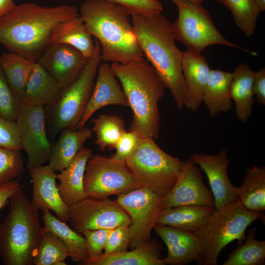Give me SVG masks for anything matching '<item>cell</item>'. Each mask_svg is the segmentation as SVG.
Listing matches in <instances>:
<instances>
[{"mask_svg": "<svg viewBox=\"0 0 265 265\" xmlns=\"http://www.w3.org/2000/svg\"><path fill=\"white\" fill-rule=\"evenodd\" d=\"M79 16L77 7L71 5H16L0 17V44L9 52L37 61L50 43L54 27Z\"/></svg>", "mask_w": 265, "mask_h": 265, "instance_id": "obj_1", "label": "cell"}, {"mask_svg": "<svg viewBox=\"0 0 265 265\" xmlns=\"http://www.w3.org/2000/svg\"><path fill=\"white\" fill-rule=\"evenodd\" d=\"M140 49L170 91L179 110L185 107L186 88L182 68L183 52L177 47L172 23L160 13L131 16Z\"/></svg>", "mask_w": 265, "mask_h": 265, "instance_id": "obj_2", "label": "cell"}, {"mask_svg": "<svg viewBox=\"0 0 265 265\" xmlns=\"http://www.w3.org/2000/svg\"><path fill=\"white\" fill-rule=\"evenodd\" d=\"M80 16L98 41L102 61L124 63L144 59L131 16L124 7L107 0H86Z\"/></svg>", "mask_w": 265, "mask_h": 265, "instance_id": "obj_3", "label": "cell"}, {"mask_svg": "<svg viewBox=\"0 0 265 265\" xmlns=\"http://www.w3.org/2000/svg\"><path fill=\"white\" fill-rule=\"evenodd\" d=\"M110 65L132 111L129 131L157 139L161 118L158 105L165 88L157 72L145 59Z\"/></svg>", "mask_w": 265, "mask_h": 265, "instance_id": "obj_4", "label": "cell"}, {"mask_svg": "<svg viewBox=\"0 0 265 265\" xmlns=\"http://www.w3.org/2000/svg\"><path fill=\"white\" fill-rule=\"evenodd\" d=\"M8 214L0 224V257L5 265H31L45 230L39 210L20 187L9 199Z\"/></svg>", "mask_w": 265, "mask_h": 265, "instance_id": "obj_5", "label": "cell"}, {"mask_svg": "<svg viewBox=\"0 0 265 265\" xmlns=\"http://www.w3.org/2000/svg\"><path fill=\"white\" fill-rule=\"evenodd\" d=\"M263 217L246 209L239 200L215 209L208 221L194 232L200 244L198 264L216 265L221 250L234 240H237L238 244L243 243L247 228Z\"/></svg>", "mask_w": 265, "mask_h": 265, "instance_id": "obj_6", "label": "cell"}, {"mask_svg": "<svg viewBox=\"0 0 265 265\" xmlns=\"http://www.w3.org/2000/svg\"><path fill=\"white\" fill-rule=\"evenodd\" d=\"M126 163L141 187L164 197L173 188L185 161L163 151L152 138L141 137Z\"/></svg>", "mask_w": 265, "mask_h": 265, "instance_id": "obj_7", "label": "cell"}, {"mask_svg": "<svg viewBox=\"0 0 265 265\" xmlns=\"http://www.w3.org/2000/svg\"><path fill=\"white\" fill-rule=\"evenodd\" d=\"M172 0L178 10V18L172 24L173 35L176 40L186 47V50L201 53L208 46L222 45L237 48L253 55L257 54L227 40L202 4L189 0Z\"/></svg>", "mask_w": 265, "mask_h": 265, "instance_id": "obj_8", "label": "cell"}, {"mask_svg": "<svg viewBox=\"0 0 265 265\" xmlns=\"http://www.w3.org/2000/svg\"><path fill=\"white\" fill-rule=\"evenodd\" d=\"M94 39L95 48L78 78L62 91L53 106V133L65 129H77L87 105L95 83L97 70L102 59L101 47Z\"/></svg>", "mask_w": 265, "mask_h": 265, "instance_id": "obj_9", "label": "cell"}, {"mask_svg": "<svg viewBox=\"0 0 265 265\" xmlns=\"http://www.w3.org/2000/svg\"><path fill=\"white\" fill-rule=\"evenodd\" d=\"M141 187L126 161L101 155H92L86 165L83 187L94 198L119 196Z\"/></svg>", "mask_w": 265, "mask_h": 265, "instance_id": "obj_10", "label": "cell"}, {"mask_svg": "<svg viewBox=\"0 0 265 265\" xmlns=\"http://www.w3.org/2000/svg\"><path fill=\"white\" fill-rule=\"evenodd\" d=\"M163 197L143 187L118 196L116 201L131 219L128 229L129 246L132 249L149 239L151 231L157 224L158 216L163 208Z\"/></svg>", "mask_w": 265, "mask_h": 265, "instance_id": "obj_11", "label": "cell"}, {"mask_svg": "<svg viewBox=\"0 0 265 265\" xmlns=\"http://www.w3.org/2000/svg\"><path fill=\"white\" fill-rule=\"evenodd\" d=\"M68 221L80 234L85 230L129 227L131 219L115 201L88 196L69 207Z\"/></svg>", "mask_w": 265, "mask_h": 265, "instance_id": "obj_12", "label": "cell"}, {"mask_svg": "<svg viewBox=\"0 0 265 265\" xmlns=\"http://www.w3.org/2000/svg\"><path fill=\"white\" fill-rule=\"evenodd\" d=\"M15 122L22 149L27 155V168L49 161L52 145L46 134L44 106L20 103Z\"/></svg>", "mask_w": 265, "mask_h": 265, "instance_id": "obj_13", "label": "cell"}, {"mask_svg": "<svg viewBox=\"0 0 265 265\" xmlns=\"http://www.w3.org/2000/svg\"><path fill=\"white\" fill-rule=\"evenodd\" d=\"M162 205L163 208L188 205L215 208L212 192L203 183L201 169L190 159L185 161L173 188L163 197Z\"/></svg>", "mask_w": 265, "mask_h": 265, "instance_id": "obj_14", "label": "cell"}, {"mask_svg": "<svg viewBox=\"0 0 265 265\" xmlns=\"http://www.w3.org/2000/svg\"><path fill=\"white\" fill-rule=\"evenodd\" d=\"M88 59L70 45L49 43L37 61L63 90L78 78Z\"/></svg>", "mask_w": 265, "mask_h": 265, "instance_id": "obj_15", "label": "cell"}, {"mask_svg": "<svg viewBox=\"0 0 265 265\" xmlns=\"http://www.w3.org/2000/svg\"><path fill=\"white\" fill-rule=\"evenodd\" d=\"M228 150L222 148L216 154L194 153L190 157L206 174L213 195L215 209H219L238 200L239 187L231 183L228 175Z\"/></svg>", "mask_w": 265, "mask_h": 265, "instance_id": "obj_16", "label": "cell"}, {"mask_svg": "<svg viewBox=\"0 0 265 265\" xmlns=\"http://www.w3.org/2000/svg\"><path fill=\"white\" fill-rule=\"evenodd\" d=\"M96 77L90 97L77 129L85 127L91 116L104 106H129L125 94L110 65L107 62H101Z\"/></svg>", "mask_w": 265, "mask_h": 265, "instance_id": "obj_17", "label": "cell"}, {"mask_svg": "<svg viewBox=\"0 0 265 265\" xmlns=\"http://www.w3.org/2000/svg\"><path fill=\"white\" fill-rule=\"evenodd\" d=\"M33 182L31 203L38 210L53 211L60 220L68 221L69 207L63 201L56 184V175L48 165L28 169Z\"/></svg>", "mask_w": 265, "mask_h": 265, "instance_id": "obj_18", "label": "cell"}, {"mask_svg": "<svg viewBox=\"0 0 265 265\" xmlns=\"http://www.w3.org/2000/svg\"><path fill=\"white\" fill-rule=\"evenodd\" d=\"M155 232L165 243L167 255L165 265H184L199 260V241L193 233L186 230L156 224Z\"/></svg>", "mask_w": 265, "mask_h": 265, "instance_id": "obj_19", "label": "cell"}, {"mask_svg": "<svg viewBox=\"0 0 265 265\" xmlns=\"http://www.w3.org/2000/svg\"><path fill=\"white\" fill-rule=\"evenodd\" d=\"M182 68L186 88L185 106L196 111L202 103L211 69L201 53L187 50L183 52Z\"/></svg>", "mask_w": 265, "mask_h": 265, "instance_id": "obj_20", "label": "cell"}, {"mask_svg": "<svg viewBox=\"0 0 265 265\" xmlns=\"http://www.w3.org/2000/svg\"><path fill=\"white\" fill-rule=\"evenodd\" d=\"M93 155L89 148L82 147L69 165L57 174V185L64 202L69 207L84 199L88 196L83 187V178L87 161Z\"/></svg>", "mask_w": 265, "mask_h": 265, "instance_id": "obj_21", "label": "cell"}, {"mask_svg": "<svg viewBox=\"0 0 265 265\" xmlns=\"http://www.w3.org/2000/svg\"><path fill=\"white\" fill-rule=\"evenodd\" d=\"M63 90L50 74L36 61L27 80L21 103L42 106H53Z\"/></svg>", "mask_w": 265, "mask_h": 265, "instance_id": "obj_22", "label": "cell"}, {"mask_svg": "<svg viewBox=\"0 0 265 265\" xmlns=\"http://www.w3.org/2000/svg\"><path fill=\"white\" fill-rule=\"evenodd\" d=\"M53 145H52L48 165L54 172L66 168L75 156L83 147V144L92 135L88 128L65 129Z\"/></svg>", "mask_w": 265, "mask_h": 265, "instance_id": "obj_23", "label": "cell"}, {"mask_svg": "<svg viewBox=\"0 0 265 265\" xmlns=\"http://www.w3.org/2000/svg\"><path fill=\"white\" fill-rule=\"evenodd\" d=\"M215 208L200 205H183L164 208L160 211L157 224L195 232L210 218Z\"/></svg>", "mask_w": 265, "mask_h": 265, "instance_id": "obj_24", "label": "cell"}, {"mask_svg": "<svg viewBox=\"0 0 265 265\" xmlns=\"http://www.w3.org/2000/svg\"><path fill=\"white\" fill-rule=\"evenodd\" d=\"M232 73L220 69H211L202 98L209 116L213 118L220 112H227L233 106L230 96Z\"/></svg>", "mask_w": 265, "mask_h": 265, "instance_id": "obj_25", "label": "cell"}, {"mask_svg": "<svg viewBox=\"0 0 265 265\" xmlns=\"http://www.w3.org/2000/svg\"><path fill=\"white\" fill-rule=\"evenodd\" d=\"M83 265H165L157 246L149 240L131 251L89 257L80 264Z\"/></svg>", "mask_w": 265, "mask_h": 265, "instance_id": "obj_26", "label": "cell"}, {"mask_svg": "<svg viewBox=\"0 0 265 265\" xmlns=\"http://www.w3.org/2000/svg\"><path fill=\"white\" fill-rule=\"evenodd\" d=\"M232 73L230 96L235 104V113L242 122H246L252 112L254 99L253 90L254 72L244 63L238 64Z\"/></svg>", "mask_w": 265, "mask_h": 265, "instance_id": "obj_27", "label": "cell"}, {"mask_svg": "<svg viewBox=\"0 0 265 265\" xmlns=\"http://www.w3.org/2000/svg\"><path fill=\"white\" fill-rule=\"evenodd\" d=\"M50 43L70 45L88 58L94 50L95 41L80 17L60 22L53 29Z\"/></svg>", "mask_w": 265, "mask_h": 265, "instance_id": "obj_28", "label": "cell"}, {"mask_svg": "<svg viewBox=\"0 0 265 265\" xmlns=\"http://www.w3.org/2000/svg\"><path fill=\"white\" fill-rule=\"evenodd\" d=\"M42 219L44 230L52 233L62 240L73 261L80 264L88 259L89 253L84 236L53 215L50 211H43Z\"/></svg>", "mask_w": 265, "mask_h": 265, "instance_id": "obj_29", "label": "cell"}, {"mask_svg": "<svg viewBox=\"0 0 265 265\" xmlns=\"http://www.w3.org/2000/svg\"><path fill=\"white\" fill-rule=\"evenodd\" d=\"M35 62L9 52L0 54V65L12 91L20 103Z\"/></svg>", "mask_w": 265, "mask_h": 265, "instance_id": "obj_30", "label": "cell"}, {"mask_svg": "<svg viewBox=\"0 0 265 265\" xmlns=\"http://www.w3.org/2000/svg\"><path fill=\"white\" fill-rule=\"evenodd\" d=\"M238 200L247 210L261 214L265 210V167L247 169Z\"/></svg>", "mask_w": 265, "mask_h": 265, "instance_id": "obj_31", "label": "cell"}, {"mask_svg": "<svg viewBox=\"0 0 265 265\" xmlns=\"http://www.w3.org/2000/svg\"><path fill=\"white\" fill-rule=\"evenodd\" d=\"M92 132L95 135V144L101 151L112 149L126 131L123 118L116 115L104 114L92 120Z\"/></svg>", "mask_w": 265, "mask_h": 265, "instance_id": "obj_32", "label": "cell"}, {"mask_svg": "<svg viewBox=\"0 0 265 265\" xmlns=\"http://www.w3.org/2000/svg\"><path fill=\"white\" fill-rule=\"evenodd\" d=\"M256 229L248 231L244 242L230 253L223 265H263L265 260V241L256 239Z\"/></svg>", "mask_w": 265, "mask_h": 265, "instance_id": "obj_33", "label": "cell"}, {"mask_svg": "<svg viewBox=\"0 0 265 265\" xmlns=\"http://www.w3.org/2000/svg\"><path fill=\"white\" fill-rule=\"evenodd\" d=\"M68 250L62 240L51 232H44L33 260L35 265H66Z\"/></svg>", "mask_w": 265, "mask_h": 265, "instance_id": "obj_34", "label": "cell"}, {"mask_svg": "<svg viewBox=\"0 0 265 265\" xmlns=\"http://www.w3.org/2000/svg\"><path fill=\"white\" fill-rule=\"evenodd\" d=\"M231 11L236 26L247 37L252 36L260 11L253 0H221Z\"/></svg>", "mask_w": 265, "mask_h": 265, "instance_id": "obj_35", "label": "cell"}, {"mask_svg": "<svg viewBox=\"0 0 265 265\" xmlns=\"http://www.w3.org/2000/svg\"><path fill=\"white\" fill-rule=\"evenodd\" d=\"M24 171L20 151L0 147V186L16 180Z\"/></svg>", "mask_w": 265, "mask_h": 265, "instance_id": "obj_36", "label": "cell"}, {"mask_svg": "<svg viewBox=\"0 0 265 265\" xmlns=\"http://www.w3.org/2000/svg\"><path fill=\"white\" fill-rule=\"evenodd\" d=\"M20 106L0 65V117L15 121Z\"/></svg>", "mask_w": 265, "mask_h": 265, "instance_id": "obj_37", "label": "cell"}, {"mask_svg": "<svg viewBox=\"0 0 265 265\" xmlns=\"http://www.w3.org/2000/svg\"><path fill=\"white\" fill-rule=\"evenodd\" d=\"M118 4L132 16H150L161 12L162 5L159 0H107Z\"/></svg>", "mask_w": 265, "mask_h": 265, "instance_id": "obj_38", "label": "cell"}, {"mask_svg": "<svg viewBox=\"0 0 265 265\" xmlns=\"http://www.w3.org/2000/svg\"><path fill=\"white\" fill-rule=\"evenodd\" d=\"M0 147L22 150L19 131L15 121L0 117Z\"/></svg>", "mask_w": 265, "mask_h": 265, "instance_id": "obj_39", "label": "cell"}, {"mask_svg": "<svg viewBox=\"0 0 265 265\" xmlns=\"http://www.w3.org/2000/svg\"><path fill=\"white\" fill-rule=\"evenodd\" d=\"M128 227L121 226L110 230L104 248V254L108 255L126 251L130 246Z\"/></svg>", "mask_w": 265, "mask_h": 265, "instance_id": "obj_40", "label": "cell"}, {"mask_svg": "<svg viewBox=\"0 0 265 265\" xmlns=\"http://www.w3.org/2000/svg\"><path fill=\"white\" fill-rule=\"evenodd\" d=\"M140 138L134 132L126 131L114 145L115 153L110 158L116 160L126 161L136 148Z\"/></svg>", "mask_w": 265, "mask_h": 265, "instance_id": "obj_41", "label": "cell"}, {"mask_svg": "<svg viewBox=\"0 0 265 265\" xmlns=\"http://www.w3.org/2000/svg\"><path fill=\"white\" fill-rule=\"evenodd\" d=\"M111 230H85L82 233L86 240L89 257H99L104 254L103 251Z\"/></svg>", "mask_w": 265, "mask_h": 265, "instance_id": "obj_42", "label": "cell"}, {"mask_svg": "<svg viewBox=\"0 0 265 265\" xmlns=\"http://www.w3.org/2000/svg\"><path fill=\"white\" fill-rule=\"evenodd\" d=\"M254 95L256 97L257 102L265 105V68L254 72L253 84Z\"/></svg>", "mask_w": 265, "mask_h": 265, "instance_id": "obj_43", "label": "cell"}, {"mask_svg": "<svg viewBox=\"0 0 265 265\" xmlns=\"http://www.w3.org/2000/svg\"><path fill=\"white\" fill-rule=\"evenodd\" d=\"M20 187L19 182L17 180L0 186V211L9 203V199Z\"/></svg>", "mask_w": 265, "mask_h": 265, "instance_id": "obj_44", "label": "cell"}, {"mask_svg": "<svg viewBox=\"0 0 265 265\" xmlns=\"http://www.w3.org/2000/svg\"><path fill=\"white\" fill-rule=\"evenodd\" d=\"M15 6L14 0H0V17L8 13Z\"/></svg>", "mask_w": 265, "mask_h": 265, "instance_id": "obj_45", "label": "cell"}, {"mask_svg": "<svg viewBox=\"0 0 265 265\" xmlns=\"http://www.w3.org/2000/svg\"><path fill=\"white\" fill-rule=\"evenodd\" d=\"M253 1L260 12L265 11V0H253Z\"/></svg>", "mask_w": 265, "mask_h": 265, "instance_id": "obj_46", "label": "cell"}, {"mask_svg": "<svg viewBox=\"0 0 265 265\" xmlns=\"http://www.w3.org/2000/svg\"><path fill=\"white\" fill-rule=\"evenodd\" d=\"M191 0L196 3L202 4L205 1V0Z\"/></svg>", "mask_w": 265, "mask_h": 265, "instance_id": "obj_47", "label": "cell"}, {"mask_svg": "<svg viewBox=\"0 0 265 265\" xmlns=\"http://www.w3.org/2000/svg\"><path fill=\"white\" fill-rule=\"evenodd\" d=\"M214 0L218 3L222 4L221 0Z\"/></svg>", "mask_w": 265, "mask_h": 265, "instance_id": "obj_48", "label": "cell"}]
</instances>
